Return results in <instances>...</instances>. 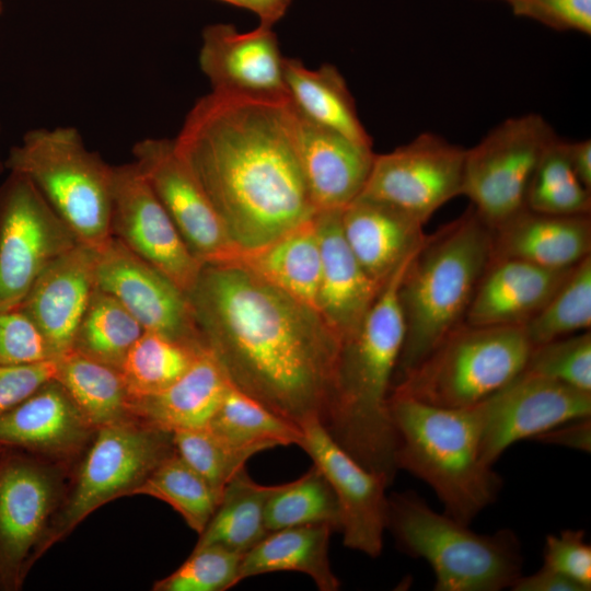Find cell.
Instances as JSON below:
<instances>
[{
    "label": "cell",
    "mask_w": 591,
    "mask_h": 591,
    "mask_svg": "<svg viewBox=\"0 0 591 591\" xmlns=\"http://www.w3.org/2000/svg\"><path fill=\"white\" fill-rule=\"evenodd\" d=\"M186 297L234 387L297 426L322 419L340 339L314 308L235 262L204 264Z\"/></svg>",
    "instance_id": "1"
},
{
    "label": "cell",
    "mask_w": 591,
    "mask_h": 591,
    "mask_svg": "<svg viewBox=\"0 0 591 591\" xmlns=\"http://www.w3.org/2000/svg\"><path fill=\"white\" fill-rule=\"evenodd\" d=\"M173 141L240 253L317 212L300 164L289 96L212 91L195 103Z\"/></svg>",
    "instance_id": "2"
},
{
    "label": "cell",
    "mask_w": 591,
    "mask_h": 591,
    "mask_svg": "<svg viewBox=\"0 0 591 591\" xmlns=\"http://www.w3.org/2000/svg\"><path fill=\"white\" fill-rule=\"evenodd\" d=\"M416 252L392 274L356 331L340 340L321 419L344 450L391 483L398 470L390 395L405 336L398 288Z\"/></svg>",
    "instance_id": "3"
},
{
    "label": "cell",
    "mask_w": 591,
    "mask_h": 591,
    "mask_svg": "<svg viewBox=\"0 0 591 591\" xmlns=\"http://www.w3.org/2000/svg\"><path fill=\"white\" fill-rule=\"evenodd\" d=\"M493 229L470 208L427 235L398 288L405 336L394 380L419 363L464 322L491 256Z\"/></svg>",
    "instance_id": "4"
},
{
    "label": "cell",
    "mask_w": 591,
    "mask_h": 591,
    "mask_svg": "<svg viewBox=\"0 0 591 591\" xmlns=\"http://www.w3.org/2000/svg\"><path fill=\"white\" fill-rule=\"evenodd\" d=\"M390 409L397 470L430 486L443 512L470 525L498 499L502 486L482 459L476 407H438L391 392Z\"/></svg>",
    "instance_id": "5"
},
{
    "label": "cell",
    "mask_w": 591,
    "mask_h": 591,
    "mask_svg": "<svg viewBox=\"0 0 591 591\" xmlns=\"http://www.w3.org/2000/svg\"><path fill=\"white\" fill-rule=\"evenodd\" d=\"M386 531L402 553L431 567L437 591H501L522 575L515 532L477 533L413 490L389 496Z\"/></svg>",
    "instance_id": "6"
},
{
    "label": "cell",
    "mask_w": 591,
    "mask_h": 591,
    "mask_svg": "<svg viewBox=\"0 0 591 591\" xmlns=\"http://www.w3.org/2000/svg\"><path fill=\"white\" fill-rule=\"evenodd\" d=\"M4 163L36 186L81 243L97 250L113 236L114 166L86 147L77 128L32 129Z\"/></svg>",
    "instance_id": "7"
},
{
    "label": "cell",
    "mask_w": 591,
    "mask_h": 591,
    "mask_svg": "<svg viewBox=\"0 0 591 591\" xmlns=\"http://www.w3.org/2000/svg\"><path fill=\"white\" fill-rule=\"evenodd\" d=\"M531 350L524 326L462 322L397 378L391 392L438 407H472L523 371Z\"/></svg>",
    "instance_id": "8"
},
{
    "label": "cell",
    "mask_w": 591,
    "mask_h": 591,
    "mask_svg": "<svg viewBox=\"0 0 591 591\" xmlns=\"http://www.w3.org/2000/svg\"><path fill=\"white\" fill-rule=\"evenodd\" d=\"M175 452L172 432L129 417L96 429L70 490L57 510L38 558L89 514L134 490Z\"/></svg>",
    "instance_id": "9"
},
{
    "label": "cell",
    "mask_w": 591,
    "mask_h": 591,
    "mask_svg": "<svg viewBox=\"0 0 591 591\" xmlns=\"http://www.w3.org/2000/svg\"><path fill=\"white\" fill-rule=\"evenodd\" d=\"M65 465L28 452H0V590L23 586L65 491Z\"/></svg>",
    "instance_id": "10"
},
{
    "label": "cell",
    "mask_w": 591,
    "mask_h": 591,
    "mask_svg": "<svg viewBox=\"0 0 591 591\" xmlns=\"http://www.w3.org/2000/svg\"><path fill=\"white\" fill-rule=\"evenodd\" d=\"M557 137L537 114L508 118L465 151L463 192L495 229L526 208L535 167Z\"/></svg>",
    "instance_id": "11"
},
{
    "label": "cell",
    "mask_w": 591,
    "mask_h": 591,
    "mask_svg": "<svg viewBox=\"0 0 591 591\" xmlns=\"http://www.w3.org/2000/svg\"><path fill=\"white\" fill-rule=\"evenodd\" d=\"M78 243L36 186L10 172L0 185V311L18 308L39 274Z\"/></svg>",
    "instance_id": "12"
},
{
    "label": "cell",
    "mask_w": 591,
    "mask_h": 591,
    "mask_svg": "<svg viewBox=\"0 0 591 591\" xmlns=\"http://www.w3.org/2000/svg\"><path fill=\"white\" fill-rule=\"evenodd\" d=\"M465 151L425 132L395 150L375 154L359 197L397 208L424 224L463 192Z\"/></svg>",
    "instance_id": "13"
},
{
    "label": "cell",
    "mask_w": 591,
    "mask_h": 591,
    "mask_svg": "<svg viewBox=\"0 0 591 591\" xmlns=\"http://www.w3.org/2000/svg\"><path fill=\"white\" fill-rule=\"evenodd\" d=\"M479 418L480 455L493 466L513 443L591 416V393L523 369L474 405Z\"/></svg>",
    "instance_id": "14"
},
{
    "label": "cell",
    "mask_w": 591,
    "mask_h": 591,
    "mask_svg": "<svg viewBox=\"0 0 591 591\" xmlns=\"http://www.w3.org/2000/svg\"><path fill=\"white\" fill-rule=\"evenodd\" d=\"M132 154L190 253L201 264L235 262L240 251L173 139H142L134 144Z\"/></svg>",
    "instance_id": "15"
},
{
    "label": "cell",
    "mask_w": 591,
    "mask_h": 591,
    "mask_svg": "<svg viewBox=\"0 0 591 591\" xmlns=\"http://www.w3.org/2000/svg\"><path fill=\"white\" fill-rule=\"evenodd\" d=\"M299 427L302 431L299 447L323 473L337 498L344 545L378 557L386 531L390 480L368 470L344 450L318 417L308 418Z\"/></svg>",
    "instance_id": "16"
},
{
    "label": "cell",
    "mask_w": 591,
    "mask_h": 591,
    "mask_svg": "<svg viewBox=\"0 0 591 591\" xmlns=\"http://www.w3.org/2000/svg\"><path fill=\"white\" fill-rule=\"evenodd\" d=\"M111 229L114 237L181 290L190 289L204 264L190 253L134 161L114 166Z\"/></svg>",
    "instance_id": "17"
},
{
    "label": "cell",
    "mask_w": 591,
    "mask_h": 591,
    "mask_svg": "<svg viewBox=\"0 0 591 591\" xmlns=\"http://www.w3.org/2000/svg\"><path fill=\"white\" fill-rule=\"evenodd\" d=\"M95 285L116 298L144 331L206 345L186 293L114 236L97 248Z\"/></svg>",
    "instance_id": "18"
},
{
    "label": "cell",
    "mask_w": 591,
    "mask_h": 591,
    "mask_svg": "<svg viewBox=\"0 0 591 591\" xmlns=\"http://www.w3.org/2000/svg\"><path fill=\"white\" fill-rule=\"evenodd\" d=\"M285 57L271 26L259 24L241 33L231 24L202 32L199 67L212 91L248 96H288Z\"/></svg>",
    "instance_id": "19"
},
{
    "label": "cell",
    "mask_w": 591,
    "mask_h": 591,
    "mask_svg": "<svg viewBox=\"0 0 591 591\" xmlns=\"http://www.w3.org/2000/svg\"><path fill=\"white\" fill-rule=\"evenodd\" d=\"M95 431L55 378L0 416V447L63 465L83 454Z\"/></svg>",
    "instance_id": "20"
},
{
    "label": "cell",
    "mask_w": 591,
    "mask_h": 591,
    "mask_svg": "<svg viewBox=\"0 0 591 591\" xmlns=\"http://www.w3.org/2000/svg\"><path fill=\"white\" fill-rule=\"evenodd\" d=\"M97 250L78 243L53 260L18 306L36 325L59 359L71 351L79 322L96 288Z\"/></svg>",
    "instance_id": "21"
},
{
    "label": "cell",
    "mask_w": 591,
    "mask_h": 591,
    "mask_svg": "<svg viewBox=\"0 0 591 591\" xmlns=\"http://www.w3.org/2000/svg\"><path fill=\"white\" fill-rule=\"evenodd\" d=\"M297 144L316 211L340 210L359 197L375 155L371 147L308 119L298 109Z\"/></svg>",
    "instance_id": "22"
},
{
    "label": "cell",
    "mask_w": 591,
    "mask_h": 591,
    "mask_svg": "<svg viewBox=\"0 0 591 591\" xmlns=\"http://www.w3.org/2000/svg\"><path fill=\"white\" fill-rule=\"evenodd\" d=\"M340 210L314 215L321 251L316 311L340 340L360 325L383 286L361 267L341 230Z\"/></svg>",
    "instance_id": "23"
},
{
    "label": "cell",
    "mask_w": 591,
    "mask_h": 591,
    "mask_svg": "<svg viewBox=\"0 0 591 591\" xmlns=\"http://www.w3.org/2000/svg\"><path fill=\"white\" fill-rule=\"evenodd\" d=\"M573 267L551 269L519 259H491L476 287L464 322L477 326H524Z\"/></svg>",
    "instance_id": "24"
},
{
    "label": "cell",
    "mask_w": 591,
    "mask_h": 591,
    "mask_svg": "<svg viewBox=\"0 0 591 591\" xmlns=\"http://www.w3.org/2000/svg\"><path fill=\"white\" fill-rule=\"evenodd\" d=\"M343 234L364 271L384 286L425 242L424 223L384 202L358 197L340 211Z\"/></svg>",
    "instance_id": "25"
},
{
    "label": "cell",
    "mask_w": 591,
    "mask_h": 591,
    "mask_svg": "<svg viewBox=\"0 0 591 591\" xmlns=\"http://www.w3.org/2000/svg\"><path fill=\"white\" fill-rule=\"evenodd\" d=\"M591 256L590 215L560 216L523 209L493 229L491 259L512 258L567 269Z\"/></svg>",
    "instance_id": "26"
},
{
    "label": "cell",
    "mask_w": 591,
    "mask_h": 591,
    "mask_svg": "<svg viewBox=\"0 0 591 591\" xmlns=\"http://www.w3.org/2000/svg\"><path fill=\"white\" fill-rule=\"evenodd\" d=\"M230 386L225 372L206 346L171 385L130 398V410L134 417L170 432L206 427Z\"/></svg>",
    "instance_id": "27"
},
{
    "label": "cell",
    "mask_w": 591,
    "mask_h": 591,
    "mask_svg": "<svg viewBox=\"0 0 591 591\" xmlns=\"http://www.w3.org/2000/svg\"><path fill=\"white\" fill-rule=\"evenodd\" d=\"M334 532L327 524L285 528L269 532L244 553L237 583L259 575L297 571L308 575L321 591H337L340 581L333 572L328 556Z\"/></svg>",
    "instance_id": "28"
},
{
    "label": "cell",
    "mask_w": 591,
    "mask_h": 591,
    "mask_svg": "<svg viewBox=\"0 0 591 591\" xmlns=\"http://www.w3.org/2000/svg\"><path fill=\"white\" fill-rule=\"evenodd\" d=\"M235 263L316 310L321 251L314 217L264 246L241 252Z\"/></svg>",
    "instance_id": "29"
},
{
    "label": "cell",
    "mask_w": 591,
    "mask_h": 591,
    "mask_svg": "<svg viewBox=\"0 0 591 591\" xmlns=\"http://www.w3.org/2000/svg\"><path fill=\"white\" fill-rule=\"evenodd\" d=\"M285 81L288 96L301 115L360 144L372 147L355 100L336 67L322 65L310 69L298 59L286 58Z\"/></svg>",
    "instance_id": "30"
},
{
    "label": "cell",
    "mask_w": 591,
    "mask_h": 591,
    "mask_svg": "<svg viewBox=\"0 0 591 591\" xmlns=\"http://www.w3.org/2000/svg\"><path fill=\"white\" fill-rule=\"evenodd\" d=\"M277 487L256 483L245 467L239 471L225 486L195 548L218 544L241 554L250 551L269 533L265 526V509Z\"/></svg>",
    "instance_id": "31"
},
{
    "label": "cell",
    "mask_w": 591,
    "mask_h": 591,
    "mask_svg": "<svg viewBox=\"0 0 591 591\" xmlns=\"http://www.w3.org/2000/svg\"><path fill=\"white\" fill-rule=\"evenodd\" d=\"M55 379L95 429L134 417L131 397L116 368L71 350L57 359Z\"/></svg>",
    "instance_id": "32"
},
{
    "label": "cell",
    "mask_w": 591,
    "mask_h": 591,
    "mask_svg": "<svg viewBox=\"0 0 591 591\" xmlns=\"http://www.w3.org/2000/svg\"><path fill=\"white\" fill-rule=\"evenodd\" d=\"M144 332L135 316L112 294L95 288L79 322L71 350L120 370Z\"/></svg>",
    "instance_id": "33"
},
{
    "label": "cell",
    "mask_w": 591,
    "mask_h": 591,
    "mask_svg": "<svg viewBox=\"0 0 591 591\" xmlns=\"http://www.w3.org/2000/svg\"><path fill=\"white\" fill-rule=\"evenodd\" d=\"M206 348L144 331L120 368L130 397L157 393L182 376Z\"/></svg>",
    "instance_id": "34"
},
{
    "label": "cell",
    "mask_w": 591,
    "mask_h": 591,
    "mask_svg": "<svg viewBox=\"0 0 591 591\" xmlns=\"http://www.w3.org/2000/svg\"><path fill=\"white\" fill-rule=\"evenodd\" d=\"M207 427L233 444L257 445L265 450L299 445L302 439L299 426L271 412L232 384Z\"/></svg>",
    "instance_id": "35"
},
{
    "label": "cell",
    "mask_w": 591,
    "mask_h": 591,
    "mask_svg": "<svg viewBox=\"0 0 591 591\" xmlns=\"http://www.w3.org/2000/svg\"><path fill=\"white\" fill-rule=\"evenodd\" d=\"M311 524H327L339 532L341 525L334 490L314 464L299 478L279 484L265 509L268 532Z\"/></svg>",
    "instance_id": "36"
},
{
    "label": "cell",
    "mask_w": 591,
    "mask_h": 591,
    "mask_svg": "<svg viewBox=\"0 0 591 591\" xmlns=\"http://www.w3.org/2000/svg\"><path fill=\"white\" fill-rule=\"evenodd\" d=\"M171 506L198 535L212 518L221 497L174 452L134 490Z\"/></svg>",
    "instance_id": "37"
},
{
    "label": "cell",
    "mask_w": 591,
    "mask_h": 591,
    "mask_svg": "<svg viewBox=\"0 0 591 591\" xmlns=\"http://www.w3.org/2000/svg\"><path fill=\"white\" fill-rule=\"evenodd\" d=\"M526 208L560 215H590L591 190L575 174L568 157V142L558 136L543 152L528 194Z\"/></svg>",
    "instance_id": "38"
},
{
    "label": "cell",
    "mask_w": 591,
    "mask_h": 591,
    "mask_svg": "<svg viewBox=\"0 0 591 591\" xmlns=\"http://www.w3.org/2000/svg\"><path fill=\"white\" fill-rule=\"evenodd\" d=\"M591 256L577 264L546 304L525 325L532 347L590 331Z\"/></svg>",
    "instance_id": "39"
},
{
    "label": "cell",
    "mask_w": 591,
    "mask_h": 591,
    "mask_svg": "<svg viewBox=\"0 0 591 591\" xmlns=\"http://www.w3.org/2000/svg\"><path fill=\"white\" fill-rule=\"evenodd\" d=\"M176 454L198 473L221 497L233 476L255 454L265 451L257 445L233 444L207 426L172 432Z\"/></svg>",
    "instance_id": "40"
},
{
    "label": "cell",
    "mask_w": 591,
    "mask_h": 591,
    "mask_svg": "<svg viewBox=\"0 0 591 591\" xmlns=\"http://www.w3.org/2000/svg\"><path fill=\"white\" fill-rule=\"evenodd\" d=\"M244 554L218 544L194 548L171 575L155 581L154 591H225L237 584Z\"/></svg>",
    "instance_id": "41"
},
{
    "label": "cell",
    "mask_w": 591,
    "mask_h": 591,
    "mask_svg": "<svg viewBox=\"0 0 591 591\" xmlns=\"http://www.w3.org/2000/svg\"><path fill=\"white\" fill-rule=\"evenodd\" d=\"M524 370L591 393V332L532 347Z\"/></svg>",
    "instance_id": "42"
},
{
    "label": "cell",
    "mask_w": 591,
    "mask_h": 591,
    "mask_svg": "<svg viewBox=\"0 0 591 591\" xmlns=\"http://www.w3.org/2000/svg\"><path fill=\"white\" fill-rule=\"evenodd\" d=\"M55 359L39 329L22 310L0 311V366Z\"/></svg>",
    "instance_id": "43"
},
{
    "label": "cell",
    "mask_w": 591,
    "mask_h": 591,
    "mask_svg": "<svg viewBox=\"0 0 591 591\" xmlns=\"http://www.w3.org/2000/svg\"><path fill=\"white\" fill-rule=\"evenodd\" d=\"M545 566L568 577L583 591L591 589V546L584 531L564 530L558 535L548 534L543 549Z\"/></svg>",
    "instance_id": "44"
},
{
    "label": "cell",
    "mask_w": 591,
    "mask_h": 591,
    "mask_svg": "<svg viewBox=\"0 0 591 591\" xmlns=\"http://www.w3.org/2000/svg\"><path fill=\"white\" fill-rule=\"evenodd\" d=\"M515 15L558 31L591 33V0H507Z\"/></svg>",
    "instance_id": "45"
},
{
    "label": "cell",
    "mask_w": 591,
    "mask_h": 591,
    "mask_svg": "<svg viewBox=\"0 0 591 591\" xmlns=\"http://www.w3.org/2000/svg\"><path fill=\"white\" fill-rule=\"evenodd\" d=\"M57 359L0 366V416L55 378Z\"/></svg>",
    "instance_id": "46"
},
{
    "label": "cell",
    "mask_w": 591,
    "mask_h": 591,
    "mask_svg": "<svg viewBox=\"0 0 591 591\" xmlns=\"http://www.w3.org/2000/svg\"><path fill=\"white\" fill-rule=\"evenodd\" d=\"M533 440L590 453L591 419L586 417L558 425L536 436Z\"/></svg>",
    "instance_id": "47"
},
{
    "label": "cell",
    "mask_w": 591,
    "mask_h": 591,
    "mask_svg": "<svg viewBox=\"0 0 591 591\" xmlns=\"http://www.w3.org/2000/svg\"><path fill=\"white\" fill-rule=\"evenodd\" d=\"M510 589L513 591H583L575 581L545 565L534 573L521 575Z\"/></svg>",
    "instance_id": "48"
},
{
    "label": "cell",
    "mask_w": 591,
    "mask_h": 591,
    "mask_svg": "<svg viewBox=\"0 0 591 591\" xmlns=\"http://www.w3.org/2000/svg\"><path fill=\"white\" fill-rule=\"evenodd\" d=\"M292 0H236L237 7L254 12L259 24L271 26L287 12Z\"/></svg>",
    "instance_id": "49"
},
{
    "label": "cell",
    "mask_w": 591,
    "mask_h": 591,
    "mask_svg": "<svg viewBox=\"0 0 591 591\" xmlns=\"http://www.w3.org/2000/svg\"><path fill=\"white\" fill-rule=\"evenodd\" d=\"M568 157L578 179L591 190V141L568 142Z\"/></svg>",
    "instance_id": "50"
},
{
    "label": "cell",
    "mask_w": 591,
    "mask_h": 591,
    "mask_svg": "<svg viewBox=\"0 0 591 591\" xmlns=\"http://www.w3.org/2000/svg\"><path fill=\"white\" fill-rule=\"evenodd\" d=\"M220 1L237 7L236 0H220Z\"/></svg>",
    "instance_id": "51"
},
{
    "label": "cell",
    "mask_w": 591,
    "mask_h": 591,
    "mask_svg": "<svg viewBox=\"0 0 591 591\" xmlns=\"http://www.w3.org/2000/svg\"><path fill=\"white\" fill-rule=\"evenodd\" d=\"M4 169H5V163L0 158V175L2 174Z\"/></svg>",
    "instance_id": "52"
},
{
    "label": "cell",
    "mask_w": 591,
    "mask_h": 591,
    "mask_svg": "<svg viewBox=\"0 0 591 591\" xmlns=\"http://www.w3.org/2000/svg\"><path fill=\"white\" fill-rule=\"evenodd\" d=\"M1 11H2V3H1V1H0V13H1Z\"/></svg>",
    "instance_id": "53"
},
{
    "label": "cell",
    "mask_w": 591,
    "mask_h": 591,
    "mask_svg": "<svg viewBox=\"0 0 591 591\" xmlns=\"http://www.w3.org/2000/svg\"><path fill=\"white\" fill-rule=\"evenodd\" d=\"M4 448L0 447V452L3 450Z\"/></svg>",
    "instance_id": "54"
},
{
    "label": "cell",
    "mask_w": 591,
    "mask_h": 591,
    "mask_svg": "<svg viewBox=\"0 0 591 591\" xmlns=\"http://www.w3.org/2000/svg\"><path fill=\"white\" fill-rule=\"evenodd\" d=\"M507 1V0H506Z\"/></svg>",
    "instance_id": "55"
}]
</instances>
